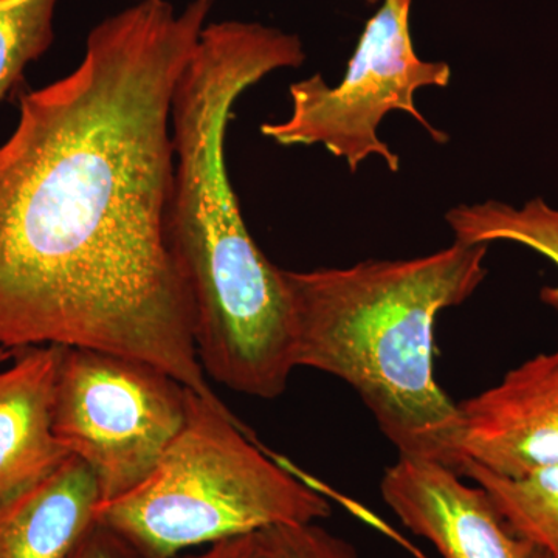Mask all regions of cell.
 Wrapping results in <instances>:
<instances>
[{
  "mask_svg": "<svg viewBox=\"0 0 558 558\" xmlns=\"http://www.w3.org/2000/svg\"><path fill=\"white\" fill-rule=\"evenodd\" d=\"M216 0H137L78 68L20 97L0 145V349L143 360L222 402L197 359L170 245L171 105Z\"/></svg>",
  "mask_w": 558,
  "mask_h": 558,
  "instance_id": "6da1fadb",
  "label": "cell"
},
{
  "mask_svg": "<svg viewBox=\"0 0 558 558\" xmlns=\"http://www.w3.org/2000/svg\"><path fill=\"white\" fill-rule=\"evenodd\" d=\"M306 60L296 35L258 22L207 24L171 105L174 182L170 245L193 307L205 376L250 398L284 395L296 369L284 270L253 241L226 160L238 98L275 70Z\"/></svg>",
  "mask_w": 558,
  "mask_h": 558,
  "instance_id": "7a4b0ae2",
  "label": "cell"
},
{
  "mask_svg": "<svg viewBox=\"0 0 558 558\" xmlns=\"http://www.w3.org/2000/svg\"><path fill=\"white\" fill-rule=\"evenodd\" d=\"M487 245L454 241L421 258L284 270L296 368L322 371L354 389L399 457L458 473L461 414L436 380V319L480 288Z\"/></svg>",
  "mask_w": 558,
  "mask_h": 558,
  "instance_id": "3957f363",
  "label": "cell"
},
{
  "mask_svg": "<svg viewBox=\"0 0 558 558\" xmlns=\"http://www.w3.org/2000/svg\"><path fill=\"white\" fill-rule=\"evenodd\" d=\"M328 499L259 447L223 402L186 392L185 424L159 464L126 494L98 502L95 521L150 558L281 524L328 519Z\"/></svg>",
  "mask_w": 558,
  "mask_h": 558,
  "instance_id": "277c9868",
  "label": "cell"
},
{
  "mask_svg": "<svg viewBox=\"0 0 558 558\" xmlns=\"http://www.w3.org/2000/svg\"><path fill=\"white\" fill-rule=\"evenodd\" d=\"M189 388L143 360L64 348L53 432L97 476L101 501L148 478L186 417Z\"/></svg>",
  "mask_w": 558,
  "mask_h": 558,
  "instance_id": "5b68a950",
  "label": "cell"
},
{
  "mask_svg": "<svg viewBox=\"0 0 558 558\" xmlns=\"http://www.w3.org/2000/svg\"><path fill=\"white\" fill-rule=\"evenodd\" d=\"M411 0H385L349 61L339 86L322 75L290 86L292 112L288 120L260 126L264 137L281 146L323 145L347 160L351 172L368 157L380 156L389 171L400 170L398 154L377 135V128L395 110L410 113L429 137L446 143L449 135L436 130L418 112L414 94L422 87H447V62L422 61L410 33Z\"/></svg>",
  "mask_w": 558,
  "mask_h": 558,
  "instance_id": "8992f818",
  "label": "cell"
},
{
  "mask_svg": "<svg viewBox=\"0 0 558 558\" xmlns=\"http://www.w3.org/2000/svg\"><path fill=\"white\" fill-rule=\"evenodd\" d=\"M429 459L399 457L385 470L381 498L413 534L442 558H550L521 537L483 487Z\"/></svg>",
  "mask_w": 558,
  "mask_h": 558,
  "instance_id": "52a82bcc",
  "label": "cell"
},
{
  "mask_svg": "<svg viewBox=\"0 0 558 558\" xmlns=\"http://www.w3.org/2000/svg\"><path fill=\"white\" fill-rule=\"evenodd\" d=\"M458 409L464 461L508 478L558 464V349L526 360Z\"/></svg>",
  "mask_w": 558,
  "mask_h": 558,
  "instance_id": "ba28073f",
  "label": "cell"
},
{
  "mask_svg": "<svg viewBox=\"0 0 558 558\" xmlns=\"http://www.w3.org/2000/svg\"><path fill=\"white\" fill-rule=\"evenodd\" d=\"M64 348L0 349V498L49 475L70 457L53 432Z\"/></svg>",
  "mask_w": 558,
  "mask_h": 558,
  "instance_id": "9c48e42d",
  "label": "cell"
},
{
  "mask_svg": "<svg viewBox=\"0 0 558 558\" xmlns=\"http://www.w3.org/2000/svg\"><path fill=\"white\" fill-rule=\"evenodd\" d=\"M97 476L70 454L49 475L0 498V558H70L95 526Z\"/></svg>",
  "mask_w": 558,
  "mask_h": 558,
  "instance_id": "30bf717a",
  "label": "cell"
},
{
  "mask_svg": "<svg viewBox=\"0 0 558 558\" xmlns=\"http://www.w3.org/2000/svg\"><path fill=\"white\" fill-rule=\"evenodd\" d=\"M446 220L462 244L519 242L542 253L558 267V209L539 197L529 201L523 208L497 201L459 205L447 211ZM539 299L558 312V286L542 289Z\"/></svg>",
  "mask_w": 558,
  "mask_h": 558,
  "instance_id": "8fae6325",
  "label": "cell"
},
{
  "mask_svg": "<svg viewBox=\"0 0 558 558\" xmlns=\"http://www.w3.org/2000/svg\"><path fill=\"white\" fill-rule=\"evenodd\" d=\"M459 475L490 495L517 534L537 543L550 558H558V464L508 478L465 459Z\"/></svg>",
  "mask_w": 558,
  "mask_h": 558,
  "instance_id": "7c38bea8",
  "label": "cell"
},
{
  "mask_svg": "<svg viewBox=\"0 0 558 558\" xmlns=\"http://www.w3.org/2000/svg\"><path fill=\"white\" fill-rule=\"evenodd\" d=\"M60 0H0V101L53 44Z\"/></svg>",
  "mask_w": 558,
  "mask_h": 558,
  "instance_id": "4fadbf2b",
  "label": "cell"
},
{
  "mask_svg": "<svg viewBox=\"0 0 558 558\" xmlns=\"http://www.w3.org/2000/svg\"><path fill=\"white\" fill-rule=\"evenodd\" d=\"M260 537L275 558H359L351 543L318 523L281 524L260 531Z\"/></svg>",
  "mask_w": 558,
  "mask_h": 558,
  "instance_id": "5bb4252c",
  "label": "cell"
},
{
  "mask_svg": "<svg viewBox=\"0 0 558 558\" xmlns=\"http://www.w3.org/2000/svg\"><path fill=\"white\" fill-rule=\"evenodd\" d=\"M70 558H150L112 529L95 523Z\"/></svg>",
  "mask_w": 558,
  "mask_h": 558,
  "instance_id": "9a60e30c",
  "label": "cell"
},
{
  "mask_svg": "<svg viewBox=\"0 0 558 558\" xmlns=\"http://www.w3.org/2000/svg\"><path fill=\"white\" fill-rule=\"evenodd\" d=\"M175 558H275L260 537V532L223 539L196 554H180Z\"/></svg>",
  "mask_w": 558,
  "mask_h": 558,
  "instance_id": "2e32d148",
  "label": "cell"
},
{
  "mask_svg": "<svg viewBox=\"0 0 558 558\" xmlns=\"http://www.w3.org/2000/svg\"><path fill=\"white\" fill-rule=\"evenodd\" d=\"M368 2L374 3L377 2V0H368Z\"/></svg>",
  "mask_w": 558,
  "mask_h": 558,
  "instance_id": "e0dca14e",
  "label": "cell"
},
{
  "mask_svg": "<svg viewBox=\"0 0 558 558\" xmlns=\"http://www.w3.org/2000/svg\"><path fill=\"white\" fill-rule=\"evenodd\" d=\"M135 2H137V0H135Z\"/></svg>",
  "mask_w": 558,
  "mask_h": 558,
  "instance_id": "ac0fdd59",
  "label": "cell"
}]
</instances>
